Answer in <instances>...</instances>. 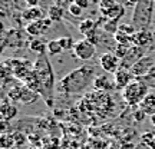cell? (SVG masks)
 Returning a JSON list of instances; mask_svg holds the SVG:
<instances>
[{
  "mask_svg": "<svg viewBox=\"0 0 155 149\" xmlns=\"http://www.w3.org/2000/svg\"><path fill=\"white\" fill-rule=\"evenodd\" d=\"M151 121H152V123L155 125V115H154V116H151Z\"/></svg>",
  "mask_w": 155,
  "mask_h": 149,
  "instance_id": "obj_36",
  "label": "cell"
},
{
  "mask_svg": "<svg viewBox=\"0 0 155 149\" xmlns=\"http://www.w3.org/2000/svg\"><path fill=\"white\" fill-rule=\"evenodd\" d=\"M118 32H122V33H127L129 34V36H132V34L137 33V29L134 28L132 23H122V24H119V28H118Z\"/></svg>",
  "mask_w": 155,
  "mask_h": 149,
  "instance_id": "obj_27",
  "label": "cell"
},
{
  "mask_svg": "<svg viewBox=\"0 0 155 149\" xmlns=\"http://www.w3.org/2000/svg\"><path fill=\"white\" fill-rule=\"evenodd\" d=\"M63 15H65L63 9L58 5L50 6L49 9H48V19H50L52 22H61L62 19H63Z\"/></svg>",
  "mask_w": 155,
  "mask_h": 149,
  "instance_id": "obj_18",
  "label": "cell"
},
{
  "mask_svg": "<svg viewBox=\"0 0 155 149\" xmlns=\"http://www.w3.org/2000/svg\"><path fill=\"white\" fill-rule=\"evenodd\" d=\"M94 88L98 92H109V90L116 89L115 83H114V79H111L108 73H102V75H98V76L95 77Z\"/></svg>",
  "mask_w": 155,
  "mask_h": 149,
  "instance_id": "obj_11",
  "label": "cell"
},
{
  "mask_svg": "<svg viewBox=\"0 0 155 149\" xmlns=\"http://www.w3.org/2000/svg\"><path fill=\"white\" fill-rule=\"evenodd\" d=\"M17 108L13 105V102H9L7 99L3 100L2 108H0V113H2V119L3 121H12L13 118H16L17 115Z\"/></svg>",
  "mask_w": 155,
  "mask_h": 149,
  "instance_id": "obj_12",
  "label": "cell"
},
{
  "mask_svg": "<svg viewBox=\"0 0 155 149\" xmlns=\"http://www.w3.org/2000/svg\"><path fill=\"white\" fill-rule=\"evenodd\" d=\"M151 40H152V33L148 32V30L137 32L135 34H132V44L134 46L144 47V46H147V44H150Z\"/></svg>",
  "mask_w": 155,
  "mask_h": 149,
  "instance_id": "obj_15",
  "label": "cell"
},
{
  "mask_svg": "<svg viewBox=\"0 0 155 149\" xmlns=\"http://www.w3.org/2000/svg\"><path fill=\"white\" fill-rule=\"evenodd\" d=\"M99 65L108 75H115L121 69V59L114 52H105L99 57Z\"/></svg>",
  "mask_w": 155,
  "mask_h": 149,
  "instance_id": "obj_6",
  "label": "cell"
},
{
  "mask_svg": "<svg viewBox=\"0 0 155 149\" xmlns=\"http://www.w3.org/2000/svg\"><path fill=\"white\" fill-rule=\"evenodd\" d=\"M39 98H40V95H39V93H36L35 90H32L30 88H28L26 85H22V92H20V103L30 105V103H35Z\"/></svg>",
  "mask_w": 155,
  "mask_h": 149,
  "instance_id": "obj_14",
  "label": "cell"
},
{
  "mask_svg": "<svg viewBox=\"0 0 155 149\" xmlns=\"http://www.w3.org/2000/svg\"><path fill=\"white\" fill-rule=\"evenodd\" d=\"M13 136H15L16 146H22L23 144H26V136H25L22 132H15L13 133Z\"/></svg>",
  "mask_w": 155,
  "mask_h": 149,
  "instance_id": "obj_30",
  "label": "cell"
},
{
  "mask_svg": "<svg viewBox=\"0 0 155 149\" xmlns=\"http://www.w3.org/2000/svg\"><path fill=\"white\" fill-rule=\"evenodd\" d=\"M63 49H62L61 43H59V39H52L48 42V46H46V53L48 56H58L61 55Z\"/></svg>",
  "mask_w": 155,
  "mask_h": 149,
  "instance_id": "obj_19",
  "label": "cell"
},
{
  "mask_svg": "<svg viewBox=\"0 0 155 149\" xmlns=\"http://www.w3.org/2000/svg\"><path fill=\"white\" fill-rule=\"evenodd\" d=\"M114 40H115V43H119V44H132V36H129L127 33H122V32H116L114 34Z\"/></svg>",
  "mask_w": 155,
  "mask_h": 149,
  "instance_id": "obj_23",
  "label": "cell"
},
{
  "mask_svg": "<svg viewBox=\"0 0 155 149\" xmlns=\"http://www.w3.org/2000/svg\"><path fill=\"white\" fill-rule=\"evenodd\" d=\"M95 52H96V46H94L86 39L75 42V46H73L72 50L73 56L76 59H81V60H91L95 56Z\"/></svg>",
  "mask_w": 155,
  "mask_h": 149,
  "instance_id": "obj_5",
  "label": "cell"
},
{
  "mask_svg": "<svg viewBox=\"0 0 155 149\" xmlns=\"http://www.w3.org/2000/svg\"><path fill=\"white\" fill-rule=\"evenodd\" d=\"M38 2H39V0H26V3H28L30 7H35V6H38Z\"/></svg>",
  "mask_w": 155,
  "mask_h": 149,
  "instance_id": "obj_35",
  "label": "cell"
},
{
  "mask_svg": "<svg viewBox=\"0 0 155 149\" xmlns=\"http://www.w3.org/2000/svg\"><path fill=\"white\" fill-rule=\"evenodd\" d=\"M139 108L147 113V116H154L155 115V93H148L141 103Z\"/></svg>",
  "mask_w": 155,
  "mask_h": 149,
  "instance_id": "obj_17",
  "label": "cell"
},
{
  "mask_svg": "<svg viewBox=\"0 0 155 149\" xmlns=\"http://www.w3.org/2000/svg\"><path fill=\"white\" fill-rule=\"evenodd\" d=\"M152 16H154V2L139 0L137 6L134 7L131 23L137 29V32L148 30L151 23H152Z\"/></svg>",
  "mask_w": 155,
  "mask_h": 149,
  "instance_id": "obj_3",
  "label": "cell"
},
{
  "mask_svg": "<svg viewBox=\"0 0 155 149\" xmlns=\"http://www.w3.org/2000/svg\"><path fill=\"white\" fill-rule=\"evenodd\" d=\"M150 2H155V0H150Z\"/></svg>",
  "mask_w": 155,
  "mask_h": 149,
  "instance_id": "obj_37",
  "label": "cell"
},
{
  "mask_svg": "<svg viewBox=\"0 0 155 149\" xmlns=\"http://www.w3.org/2000/svg\"><path fill=\"white\" fill-rule=\"evenodd\" d=\"M33 72L40 83V98L45 100V103L49 108H52L53 100H55L56 80L53 67L50 65L49 59L46 57V55L36 57V60L33 62Z\"/></svg>",
  "mask_w": 155,
  "mask_h": 149,
  "instance_id": "obj_2",
  "label": "cell"
},
{
  "mask_svg": "<svg viewBox=\"0 0 155 149\" xmlns=\"http://www.w3.org/2000/svg\"><path fill=\"white\" fill-rule=\"evenodd\" d=\"M46 46H48V42H43L42 39L32 37L29 40V49L32 50L36 56L46 55Z\"/></svg>",
  "mask_w": 155,
  "mask_h": 149,
  "instance_id": "obj_16",
  "label": "cell"
},
{
  "mask_svg": "<svg viewBox=\"0 0 155 149\" xmlns=\"http://www.w3.org/2000/svg\"><path fill=\"white\" fill-rule=\"evenodd\" d=\"M50 24H52V20L45 17V19H40V20H36V22L28 23L26 28H25V32L30 34L32 37H39V36L46 33V30L49 29Z\"/></svg>",
  "mask_w": 155,
  "mask_h": 149,
  "instance_id": "obj_8",
  "label": "cell"
},
{
  "mask_svg": "<svg viewBox=\"0 0 155 149\" xmlns=\"http://www.w3.org/2000/svg\"><path fill=\"white\" fill-rule=\"evenodd\" d=\"M132 80H135V76L132 75V72H131L129 69L121 67V69L114 75V83H115V88L118 89V90H122L124 88H127Z\"/></svg>",
  "mask_w": 155,
  "mask_h": 149,
  "instance_id": "obj_10",
  "label": "cell"
},
{
  "mask_svg": "<svg viewBox=\"0 0 155 149\" xmlns=\"http://www.w3.org/2000/svg\"><path fill=\"white\" fill-rule=\"evenodd\" d=\"M82 13H83V9L81 7V6H78L75 2L69 5V15H71V16L81 17V16H82Z\"/></svg>",
  "mask_w": 155,
  "mask_h": 149,
  "instance_id": "obj_28",
  "label": "cell"
},
{
  "mask_svg": "<svg viewBox=\"0 0 155 149\" xmlns=\"http://www.w3.org/2000/svg\"><path fill=\"white\" fill-rule=\"evenodd\" d=\"M141 80H144L148 86H152V88H155V72L154 73H150V75H147V76L144 77H139Z\"/></svg>",
  "mask_w": 155,
  "mask_h": 149,
  "instance_id": "obj_31",
  "label": "cell"
},
{
  "mask_svg": "<svg viewBox=\"0 0 155 149\" xmlns=\"http://www.w3.org/2000/svg\"><path fill=\"white\" fill-rule=\"evenodd\" d=\"M132 47V44H119V43H116V46H115V49H114V53H115L119 59H124L125 57V55L128 53V50Z\"/></svg>",
  "mask_w": 155,
  "mask_h": 149,
  "instance_id": "obj_25",
  "label": "cell"
},
{
  "mask_svg": "<svg viewBox=\"0 0 155 149\" xmlns=\"http://www.w3.org/2000/svg\"><path fill=\"white\" fill-rule=\"evenodd\" d=\"M116 20H109L108 23H105V26H104V30L108 32V33H111L112 36L118 32V28H119V24H116Z\"/></svg>",
  "mask_w": 155,
  "mask_h": 149,
  "instance_id": "obj_29",
  "label": "cell"
},
{
  "mask_svg": "<svg viewBox=\"0 0 155 149\" xmlns=\"http://www.w3.org/2000/svg\"><path fill=\"white\" fill-rule=\"evenodd\" d=\"M139 0H121V5L125 7H135L137 6V3H138Z\"/></svg>",
  "mask_w": 155,
  "mask_h": 149,
  "instance_id": "obj_34",
  "label": "cell"
},
{
  "mask_svg": "<svg viewBox=\"0 0 155 149\" xmlns=\"http://www.w3.org/2000/svg\"><path fill=\"white\" fill-rule=\"evenodd\" d=\"M118 5V2L116 0H101L99 2V9H101V13L104 15V16H108V13Z\"/></svg>",
  "mask_w": 155,
  "mask_h": 149,
  "instance_id": "obj_22",
  "label": "cell"
},
{
  "mask_svg": "<svg viewBox=\"0 0 155 149\" xmlns=\"http://www.w3.org/2000/svg\"><path fill=\"white\" fill-rule=\"evenodd\" d=\"M22 17H23V20H26V22H29V23L40 20V19H45L43 17V10H42L39 6L28 7L26 10H23L22 11Z\"/></svg>",
  "mask_w": 155,
  "mask_h": 149,
  "instance_id": "obj_13",
  "label": "cell"
},
{
  "mask_svg": "<svg viewBox=\"0 0 155 149\" xmlns=\"http://www.w3.org/2000/svg\"><path fill=\"white\" fill-rule=\"evenodd\" d=\"M9 44L10 47H23V44H26L25 42V33L19 29H10L7 33H3V46Z\"/></svg>",
  "mask_w": 155,
  "mask_h": 149,
  "instance_id": "obj_9",
  "label": "cell"
},
{
  "mask_svg": "<svg viewBox=\"0 0 155 149\" xmlns=\"http://www.w3.org/2000/svg\"><path fill=\"white\" fill-rule=\"evenodd\" d=\"M59 43H61L62 49H63V52L65 50H73V46H75V40H73L71 36H62V37H59Z\"/></svg>",
  "mask_w": 155,
  "mask_h": 149,
  "instance_id": "obj_24",
  "label": "cell"
},
{
  "mask_svg": "<svg viewBox=\"0 0 155 149\" xmlns=\"http://www.w3.org/2000/svg\"><path fill=\"white\" fill-rule=\"evenodd\" d=\"M95 28H98V24H96V22L92 20V19H85V20H82V22L79 23V32H81L83 36H86V34H88L89 32H92Z\"/></svg>",
  "mask_w": 155,
  "mask_h": 149,
  "instance_id": "obj_21",
  "label": "cell"
},
{
  "mask_svg": "<svg viewBox=\"0 0 155 149\" xmlns=\"http://www.w3.org/2000/svg\"><path fill=\"white\" fill-rule=\"evenodd\" d=\"M150 86L141 80V79H135L128 85L127 88L122 89V99L128 106H139V103L147 98V95L150 93Z\"/></svg>",
  "mask_w": 155,
  "mask_h": 149,
  "instance_id": "obj_4",
  "label": "cell"
},
{
  "mask_svg": "<svg viewBox=\"0 0 155 149\" xmlns=\"http://www.w3.org/2000/svg\"><path fill=\"white\" fill-rule=\"evenodd\" d=\"M144 56H145L144 47L132 46L131 49L128 50V53L125 55V57L121 60V67H124V69H129V70H131V67H132L137 62L141 60Z\"/></svg>",
  "mask_w": 155,
  "mask_h": 149,
  "instance_id": "obj_7",
  "label": "cell"
},
{
  "mask_svg": "<svg viewBox=\"0 0 155 149\" xmlns=\"http://www.w3.org/2000/svg\"><path fill=\"white\" fill-rule=\"evenodd\" d=\"M85 39H86L88 42H91L94 46H98V43H99V40H101V34H99L98 28H95L92 32H89V33L85 36Z\"/></svg>",
  "mask_w": 155,
  "mask_h": 149,
  "instance_id": "obj_26",
  "label": "cell"
},
{
  "mask_svg": "<svg viewBox=\"0 0 155 149\" xmlns=\"http://www.w3.org/2000/svg\"><path fill=\"white\" fill-rule=\"evenodd\" d=\"M145 118H147V113L138 106V109H135V112H134V119L138 121V122H142Z\"/></svg>",
  "mask_w": 155,
  "mask_h": 149,
  "instance_id": "obj_32",
  "label": "cell"
},
{
  "mask_svg": "<svg viewBox=\"0 0 155 149\" xmlns=\"http://www.w3.org/2000/svg\"><path fill=\"white\" fill-rule=\"evenodd\" d=\"M73 2H75L78 6H81L83 10H85V9H88L89 6H91V0H73Z\"/></svg>",
  "mask_w": 155,
  "mask_h": 149,
  "instance_id": "obj_33",
  "label": "cell"
},
{
  "mask_svg": "<svg viewBox=\"0 0 155 149\" xmlns=\"http://www.w3.org/2000/svg\"><path fill=\"white\" fill-rule=\"evenodd\" d=\"M16 146L13 133H2L0 136V148L2 149H12Z\"/></svg>",
  "mask_w": 155,
  "mask_h": 149,
  "instance_id": "obj_20",
  "label": "cell"
},
{
  "mask_svg": "<svg viewBox=\"0 0 155 149\" xmlns=\"http://www.w3.org/2000/svg\"><path fill=\"white\" fill-rule=\"evenodd\" d=\"M96 69L94 65H82L66 73L58 83V90L63 95H76L94 85Z\"/></svg>",
  "mask_w": 155,
  "mask_h": 149,
  "instance_id": "obj_1",
  "label": "cell"
}]
</instances>
